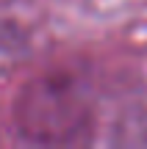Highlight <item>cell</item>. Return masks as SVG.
<instances>
[{
  "instance_id": "6da1fadb",
  "label": "cell",
  "mask_w": 147,
  "mask_h": 149,
  "mask_svg": "<svg viewBox=\"0 0 147 149\" xmlns=\"http://www.w3.org/2000/svg\"><path fill=\"white\" fill-rule=\"evenodd\" d=\"M83 105L75 94L72 80L44 77L31 83L20 97L17 122L25 135L36 141H64L78 130Z\"/></svg>"
}]
</instances>
